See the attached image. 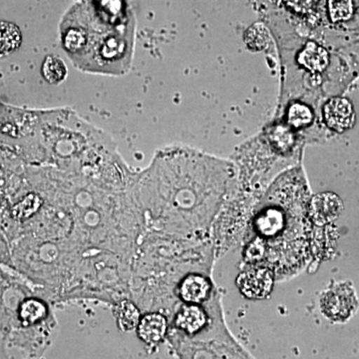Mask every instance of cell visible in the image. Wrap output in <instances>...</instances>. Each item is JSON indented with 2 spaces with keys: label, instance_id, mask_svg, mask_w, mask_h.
Wrapping results in <instances>:
<instances>
[{
  "label": "cell",
  "instance_id": "277c9868",
  "mask_svg": "<svg viewBox=\"0 0 359 359\" xmlns=\"http://www.w3.org/2000/svg\"><path fill=\"white\" fill-rule=\"evenodd\" d=\"M275 276L264 266H245L238 276L237 283L241 292L250 299H264L271 294Z\"/></svg>",
  "mask_w": 359,
  "mask_h": 359
},
{
  "label": "cell",
  "instance_id": "9a60e30c",
  "mask_svg": "<svg viewBox=\"0 0 359 359\" xmlns=\"http://www.w3.org/2000/svg\"><path fill=\"white\" fill-rule=\"evenodd\" d=\"M287 4L297 13H304L311 6L313 0H287Z\"/></svg>",
  "mask_w": 359,
  "mask_h": 359
},
{
  "label": "cell",
  "instance_id": "4fadbf2b",
  "mask_svg": "<svg viewBox=\"0 0 359 359\" xmlns=\"http://www.w3.org/2000/svg\"><path fill=\"white\" fill-rule=\"evenodd\" d=\"M328 13L334 22L351 20L353 14V0H328Z\"/></svg>",
  "mask_w": 359,
  "mask_h": 359
},
{
  "label": "cell",
  "instance_id": "8992f818",
  "mask_svg": "<svg viewBox=\"0 0 359 359\" xmlns=\"http://www.w3.org/2000/svg\"><path fill=\"white\" fill-rule=\"evenodd\" d=\"M344 204L334 193H321L309 203V217L313 226H325L339 218Z\"/></svg>",
  "mask_w": 359,
  "mask_h": 359
},
{
  "label": "cell",
  "instance_id": "5b68a950",
  "mask_svg": "<svg viewBox=\"0 0 359 359\" xmlns=\"http://www.w3.org/2000/svg\"><path fill=\"white\" fill-rule=\"evenodd\" d=\"M323 116L327 127L337 133L353 128L355 123V111L351 101L342 97H334L325 105Z\"/></svg>",
  "mask_w": 359,
  "mask_h": 359
},
{
  "label": "cell",
  "instance_id": "6da1fadb",
  "mask_svg": "<svg viewBox=\"0 0 359 359\" xmlns=\"http://www.w3.org/2000/svg\"><path fill=\"white\" fill-rule=\"evenodd\" d=\"M233 179L224 163L198 156L166 155L135 178L132 194L146 231L210 240Z\"/></svg>",
  "mask_w": 359,
  "mask_h": 359
},
{
  "label": "cell",
  "instance_id": "5bb4252c",
  "mask_svg": "<svg viewBox=\"0 0 359 359\" xmlns=\"http://www.w3.org/2000/svg\"><path fill=\"white\" fill-rule=\"evenodd\" d=\"M271 142L276 150L283 153H287L294 146V134L292 130L287 127L280 126L273 130L271 135Z\"/></svg>",
  "mask_w": 359,
  "mask_h": 359
},
{
  "label": "cell",
  "instance_id": "8fae6325",
  "mask_svg": "<svg viewBox=\"0 0 359 359\" xmlns=\"http://www.w3.org/2000/svg\"><path fill=\"white\" fill-rule=\"evenodd\" d=\"M42 74L49 83L58 84L65 79L67 68L61 59L55 56H48L45 58L42 66Z\"/></svg>",
  "mask_w": 359,
  "mask_h": 359
},
{
  "label": "cell",
  "instance_id": "30bf717a",
  "mask_svg": "<svg viewBox=\"0 0 359 359\" xmlns=\"http://www.w3.org/2000/svg\"><path fill=\"white\" fill-rule=\"evenodd\" d=\"M21 44L20 28L11 22L0 21V54L7 55L18 50Z\"/></svg>",
  "mask_w": 359,
  "mask_h": 359
},
{
  "label": "cell",
  "instance_id": "9c48e42d",
  "mask_svg": "<svg viewBox=\"0 0 359 359\" xmlns=\"http://www.w3.org/2000/svg\"><path fill=\"white\" fill-rule=\"evenodd\" d=\"M118 325L124 332H130L138 325L141 311L131 299H123L113 306Z\"/></svg>",
  "mask_w": 359,
  "mask_h": 359
},
{
  "label": "cell",
  "instance_id": "7c38bea8",
  "mask_svg": "<svg viewBox=\"0 0 359 359\" xmlns=\"http://www.w3.org/2000/svg\"><path fill=\"white\" fill-rule=\"evenodd\" d=\"M313 115L311 110L304 104L294 103L290 106L287 121L292 128L301 129L308 127L313 122Z\"/></svg>",
  "mask_w": 359,
  "mask_h": 359
},
{
  "label": "cell",
  "instance_id": "7a4b0ae2",
  "mask_svg": "<svg viewBox=\"0 0 359 359\" xmlns=\"http://www.w3.org/2000/svg\"><path fill=\"white\" fill-rule=\"evenodd\" d=\"M309 203L308 185L301 171L280 177L252 212L244 238L245 266L269 269L276 280L304 271L313 257Z\"/></svg>",
  "mask_w": 359,
  "mask_h": 359
},
{
  "label": "cell",
  "instance_id": "ba28073f",
  "mask_svg": "<svg viewBox=\"0 0 359 359\" xmlns=\"http://www.w3.org/2000/svg\"><path fill=\"white\" fill-rule=\"evenodd\" d=\"M299 62L313 72H321L327 67L330 56L323 47L314 42H309L299 56Z\"/></svg>",
  "mask_w": 359,
  "mask_h": 359
},
{
  "label": "cell",
  "instance_id": "52a82bcc",
  "mask_svg": "<svg viewBox=\"0 0 359 359\" xmlns=\"http://www.w3.org/2000/svg\"><path fill=\"white\" fill-rule=\"evenodd\" d=\"M137 332L139 337L148 346H156L165 339L169 330V320L159 311L142 313Z\"/></svg>",
  "mask_w": 359,
  "mask_h": 359
},
{
  "label": "cell",
  "instance_id": "3957f363",
  "mask_svg": "<svg viewBox=\"0 0 359 359\" xmlns=\"http://www.w3.org/2000/svg\"><path fill=\"white\" fill-rule=\"evenodd\" d=\"M358 308V299L349 283H337L325 290L320 297V309L328 320L344 323Z\"/></svg>",
  "mask_w": 359,
  "mask_h": 359
}]
</instances>
